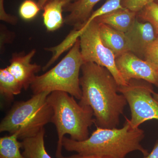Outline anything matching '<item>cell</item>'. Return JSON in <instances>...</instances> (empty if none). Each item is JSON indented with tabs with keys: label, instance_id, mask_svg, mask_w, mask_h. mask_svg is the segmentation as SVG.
<instances>
[{
	"label": "cell",
	"instance_id": "cell-11",
	"mask_svg": "<svg viewBox=\"0 0 158 158\" xmlns=\"http://www.w3.org/2000/svg\"><path fill=\"white\" fill-rule=\"evenodd\" d=\"M101 0H78L71 2L64 7L69 14L64 19V23L73 26V31L82 28L93 12L95 5Z\"/></svg>",
	"mask_w": 158,
	"mask_h": 158
},
{
	"label": "cell",
	"instance_id": "cell-7",
	"mask_svg": "<svg viewBox=\"0 0 158 158\" xmlns=\"http://www.w3.org/2000/svg\"><path fill=\"white\" fill-rule=\"evenodd\" d=\"M81 30L82 32L79 40L85 63L94 62L105 67L113 75L118 86L126 85L127 83L117 69L114 54L102 42L98 23L93 20Z\"/></svg>",
	"mask_w": 158,
	"mask_h": 158
},
{
	"label": "cell",
	"instance_id": "cell-17",
	"mask_svg": "<svg viewBox=\"0 0 158 158\" xmlns=\"http://www.w3.org/2000/svg\"><path fill=\"white\" fill-rule=\"evenodd\" d=\"M16 134L0 138V158H27L22 153L21 142Z\"/></svg>",
	"mask_w": 158,
	"mask_h": 158
},
{
	"label": "cell",
	"instance_id": "cell-13",
	"mask_svg": "<svg viewBox=\"0 0 158 158\" xmlns=\"http://www.w3.org/2000/svg\"><path fill=\"white\" fill-rule=\"evenodd\" d=\"M137 18V12L123 8L94 20L98 23L105 24L117 31L126 33L132 26Z\"/></svg>",
	"mask_w": 158,
	"mask_h": 158
},
{
	"label": "cell",
	"instance_id": "cell-24",
	"mask_svg": "<svg viewBox=\"0 0 158 158\" xmlns=\"http://www.w3.org/2000/svg\"><path fill=\"white\" fill-rule=\"evenodd\" d=\"M4 1L5 0H0V19L11 25H16L18 19L15 15L6 13L4 8Z\"/></svg>",
	"mask_w": 158,
	"mask_h": 158
},
{
	"label": "cell",
	"instance_id": "cell-12",
	"mask_svg": "<svg viewBox=\"0 0 158 158\" xmlns=\"http://www.w3.org/2000/svg\"><path fill=\"white\" fill-rule=\"evenodd\" d=\"M98 24L102 42L113 52L116 58L131 52V44L125 33L117 31L105 24Z\"/></svg>",
	"mask_w": 158,
	"mask_h": 158
},
{
	"label": "cell",
	"instance_id": "cell-26",
	"mask_svg": "<svg viewBox=\"0 0 158 158\" xmlns=\"http://www.w3.org/2000/svg\"><path fill=\"white\" fill-rule=\"evenodd\" d=\"M62 158H106L103 157L99 156L93 155H83L77 153V154L69 156H63Z\"/></svg>",
	"mask_w": 158,
	"mask_h": 158
},
{
	"label": "cell",
	"instance_id": "cell-28",
	"mask_svg": "<svg viewBox=\"0 0 158 158\" xmlns=\"http://www.w3.org/2000/svg\"><path fill=\"white\" fill-rule=\"evenodd\" d=\"M152 95L154 98L158 102V93H156L154 91H153Z\"/></svg>",
	"mask_w": 158,
	"mask_h": 158
},
{
	"label": "cell",
	"instance_id": "cell-14",
	"mask_svg": "<svg viewBox=\"0 0 158 158\" xmlns=\"http://www.w3.org/2000/svg\"><path fill=\"white\" fill-rule=\"evenodd\" d=\"M72 0H49L44 6V23L47 31L53 32L61 28L64 23L62 16L64 8Z\"/></svg>",
	"mask_w": 158,
	"mask_h": 158
},
{
	"label": "cell",
	"instance_id": "cell-23",
	"mask_svg": "<svg viewBox=\"0 0 158 158\" xmlns=\"http://www.w3.org/2000/svg\"><path fill=\"white\" fill-rule=\"evenodd\" d=\"M15 34L13 32L8 31L5 26L1 25V52H3L4 45L6 44L12 42L14 39Z\"/></svg>",
	"mask_w": 158,
	"mask_h": 158
},
{
	"label": "cell",
	"instance_id": "cell-10",
	"mask_svg": "<svg viewBox=\"0 0 158 158\" xmlns=\"http://www.w3.org/2000/svg\"><path fill=\"white\" fill-rule=\"evenodd\" d=\"M125 34L131 44V52L144 60L148 48L156 37L151 24L141 22L137 17Z\"/></svg>",
	"mask_w": 158,
	"mask_h": 158
},
{
	"label": "cell",
	"instance_id": "cell-19",
	"mask_svg": "<svg viewBox=\"0 0 158 158\" xmlns=\"http://www.w3.org/2000/svg\"><path fill=\"white\" fill-rule=\"evenodd\" d=\"M41 10L37 2L34 0H25L19 8L20 16L25 20L33 19Z\"/></svg>",
	"mask_w": 158,
	"mask_h": 158
},
{
	"label": "cell",
	"instance_id": "cell-21",
	"mask_svg": "<svg viewBox=\"0 0 158 158\" xmlns=\"http://www.w3.org/2000/svg\"><path fill=\"white\" fill-rule=\"evenodd\" d=\"M144 60L152 63L158 69V35L148 48Z\"/></svg>",
	"mask_w": 158,
	"mask_h": 158
},
{
	"label": "cell",
	"instance_id": "cell-30",
	"mask_svg": "<svg viewBox=\"0 0 158 158\" xmlns=\"http://www.w3.org/2000/svg\"><path fill=\"white\" fill-rule=\"evenodd\" d=\"M77 1H78V0H72V2H75Z\"/></svg>",
	"mask_w": 158,
	"mask_h": 158
},
{
	"label": "cell",
	"instance_id": "cell-25",
	"mask_svg": "<svg viewBox=\"0 0 158 158\" xmlns=\"http://www.w3.org/2000/svg\"><path fill=\"white\" fill-rule=\"evenodd\" d=\"M143 158H158V140L155 144L151 152Z\"/></svg>",
	"mask_w": 158,
	"mask_h": 158
},
{
	"label": "cell",
	"instance_id": "cell-27",
	"mask_svg": "<svg viewBox=\"0 0 158 158\" xmlns=\"http://www.w3.org/2000/svg\"><path fill=\"white\" fill-rule=\"evenodd\" d=\"M49 0H38L37 3H38V5H39V7H40L41 10H43V9L44 6L47 2H48Z\"/></svg>",
	"mask_w": 158,
	"mask_h": 158
},
{
	"label": "cell",
	"instance_id": "cell-6",
	"mask_svg": "<svg viewBox=\"0 0 158 158\" xmlns=\"http://www.w3.org/2000/svg\"><path fill=\"white\" fill-rule=\"evenodd\" d=\"M118 90L129 106L130 120L133 127H139L148 120H158V102L153 97L154 90L150 83L133 79L126 85L118 86Z\"/></svg>",
	"mask_w": 158,
	"mask_h": 158
},
{
	"label": "cell",
	"instance_id": "cell-16",
	"mask_svg": "<svg viewBox=\"0 0 158 158\" xmlns=\"http://www.w3.org/2000/svg\"><path fill=\"white\" fill-rule=\"evenodd\" d=\"M21 84L8 70L7 67L0 69V93L8 100H12L15 95L20 94Z\"/></svg>",
	"mask_w": 158,
	"mask_h": 158
},
{
	"label": "cell",
	"instance_id": "cell-5",
	"mask_svg": "<svg viewBox=\"0 0 158 158\" xmlns=\"http://www.w3.org/2000/svg\"><path fill=\"white\" fill-rule=\"evenodd\" d=\"M85 63L78 39L55 67L43 74L35 77L31 86L32 92L35 94L63 91L77 99H81L82 90L79 74Z\"/></svg>",
	"mask_w": 158,
	"mask_h": 158
},
{
	"label": "cell",
	"instance_id": "cell-15",
	"mask_svg": "<svg viewBox=\"0 0 158 158\" xmlns=\"http://www.w3.org/2000/svg\"><path fill=\"white\" fill-rule=\"evenodd\" d=\"M45 129L36 135L23 139L21 141L23 154L27 158H52L46 149L44 144Z\"/></svg>",
	"mask_w": 158,
	"mask_h": 158
},
{
	"label": "cell",
	"instance_id": "cell-9",
	"mask_svg": "<svg viewBox=\"0 0 158 158\" xmlns=\"http://www.w3.org/2000/svg\"><path fill=\"white\" fill-rule=\"evenodd\" d=\"M36 52V50L33 49L27 54L24 52L14 53L10 60V65L7 67L25 90L31 86L36 76V73L41 70L40 65L31 63Z\"/></svg>",
	"mask_w": 158,
	"mask_h": 158
},
{
	"label": "cell",
	"instance_id": "cell-2",
	"mask_svg": "<svg viewBox=\"0 0 158 158\" xmlns=\"http://www.w3.org/2000/svg\"><path fill=\"white\" fill-rule=\"evenodd\" d=\"M144 137V131L139 127H133L130 119L126 118L121 128L97 127L86 140L77 141L64 137L62 145L69 152H75L83 155L126 158L130 153L138 151L145 156L149 153L141 144Z\"/></svg>",
	"mask_w": 158,
	"mask_h": 158
},
{
	"label": "cell",
	"instance_id": "cell-22",
	"mask_svg": "<svg viewBox=\"0 0 158 158\" xmlns=\"http://www.w3.org/2000/svg\"><path fill=\"white\" fill-rule=\"evenodd\" d=\"M155 0H122L123 8L138 13L146 5L154 2Z\"/></svg>",
	"mask_w": 158,
	"mask_h": 158
},
{
	"label": "cell",
	"instance_id": "cell-8",
	"mask_svg": "<svg viewBox=\"0 0 158 158\" xmlns=\"http://www.w3.org/2000/svg\"><path fill=\"white\" fill-rule=\"evenodd\" d=\"M116 66L125 81L142 80L158 89V69L146 60L129 52L116 58Z\"/></svg>",
	"mask_w": 158,
	"mask_h": 158
},
{
	"label": "cell",
	"instance_id": "cell-18",
	"mask_svg": "<svg viewBox=\"0 0 158 158\" xmlns=\"http://www.w3.org/2000/svg\"><path fill=\"white\" fill-rule=\"evenodd\" d=\"M138 20L143 22L151 24L154 29L156 36L158 35V5L152 2L146 5L137 13Z\"/></svg>",
	"mask_w": 158,
	"mask_h": 158
},
{
	"label": "cell",
	"instance_id": "cell-29",
	"mask_svg": "<svg viewBox=\"0 0 158 158\" xmlns=\"http://www.w3.org/2000/svg\"><path fill=\"white\" fill-rule=\"evenodd\" d=\"M154 2L156 3V4H158V0H155Z\"/></svg>",
	"mask_w": 158,
	"mask_h": 158
},
{
	"label": "cell",
	"instance_id": "cell-20",
	"mask_svg": "<svg viewBox=\"0 0 158 158\" xmlns=\"http://www.w3.org/2000/svg\"><path fill=\"white\" fill-rule=\"evenodd\" d=\"M121 1L122 0H107L100 8L96 11H93L88 21L83 27L85 25L89 23L97 17L108 14L117 9L123 8V7L121 5Z\"/></svg>",
	"mask_w": 158,
	"mask_h": 158
},
{
	"label": "cell",
	"instance_id": "cell-1",
	"mask_svg": "<svg viewBox=\"0 0 158 158\" xmlns=\"http://www.w3.org/2000/svg\"><path fill=\"white\" fill-rule=\"evenodd\" d=\"M81 69L82 97L79 104L91 108L96 127H117L127 102L122 94H118V85L113 75L94 62L84 63Z\"/></svg>",
	"mask_w": 158,
	"mask_h": 158
},
{
	"label": "cell",
	"instance_id": "cell-4",
	"mask_svg": "<svg viewBox=\"0 0 158 158\" xmlns=\"http://www.w3.org/2000/svg\"><path fill=\"white\" fill-rule=\"evenodd\" d=\"M50 93L33 95L26 101L15 103L0 123V132L16 134L19 139L37 135L51 122L53 110L47 100Z\"/></svg>",
	"mask_w": 158,
	"mask_h": 158
},
{
	"label": "cell",
	"instance_id": "cell-3",
	"mask_svg": "<svg viewBox=\"0 0 158 158\" xmlns=\"http://www.w3.org/2000/svg\"><path fill=\"white\" fill-rule=\"evenodd\" d=\"M75 98L66 92L55 91L47 97L53 110L51 122L56 128L58 136L56 156L62 158V141L64 136L83 141L89 137V128L94 123L93 110L90 107L80 105Z\"/></svg>",
	"mask_w": 158,
	"mask_h": 158
}]
</instances>
